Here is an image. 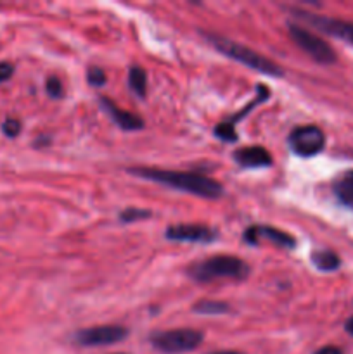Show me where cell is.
<instances>
[{
  "mask_svg": "<svg viewBox=\"0 0 353 354\" xmlns=\"http://www.w3.org/2000/svg\"><path fill=\"white\" fill-rule=\"evenodd\" d=\"M204 335L194 328H175V330L156 332L151 335V344L163 354H182L199 348Z\"/></svg>",
  "mask_w": 353,
  "mask_h": 354,
  "instance_id": "obj_4",
  "label": "cell"
},
{
  "mask_svg": "<svg viewBox=\"0 0 353 354\" xmlns=\"http://www.w3.org/2000/svg\"><path fill=\"white\" fill-rule=\"evenodd\" d=\"M14 73V66L10 64V62H0V83L2 82H7V80L12 76Z\"/></svg>",
  "mask_w": 353,
  "mask_h": 354,
  "instance_id": "obj_22",
  "label": "cell"
},
{
  "mask_svg": "<svg viewBox=\"0 0 353 354\" xmlns=\"http://www.w3.org/2000/svg\"><path fill=\"white\" fill-rule=\"evenodd\" d=\"M334 194L343 206L353 209V169L339 176L334 183Z\"/></svg>",
  "mask_w": 353,
  "mask_h": 354,
  "instance_id": "obj_14",
  "label": "cell"
},
{
  "mask_svg": "<svg viewBox=\"0 0 353 354\" xmlns=\"http://www.w3.org/2000/svg\"><path fill=\"white\" fill-rule=\"evenodd\" d=\"M296 16H300L301 19H305L307 23L314 24L315 28H318V30L324 31V33L332 35V37L336 38H341V40L353 45V23L331 19V17H320L317 16V14L301 12V10H296Z\"/></svg>",
  "mask_w": 353,
  "mask_h": 354,
  "instance_id": "obj_9",
  "label": "cell"
},
{
  "mask_svg": "<svg viewBox=\"0 0 353 354\" xmlns=\"http://www.w3.org/2000/svg\"><path fill=\"white\" fill-rule=\"evenodd\" d=\"M314 354H345V353H343L339 348H336V346H324V348L317 349Z\"/></svg>",
  "mask_w": 353,
  "mask_h": 354,
  "instance_id": "obj_23",
  "label": "cell"
},
{
  "mask_svg": "<svg viewBox=\"0 0 353 354\" xmlns=\"http://www.w3.org/2000/svg\"><path fill=\"white\" fill-rule=\"evenodd\" d=\"M45 90H47L48 97H52V99H61L62 93H64L61 80L55 78V76H51V78L47 80V83H45Z\"/></svg>",
  "mask_w": 353,
  "mask_h": 354,
  "instance_id": "obj_20",
  "label": "cell"
},
{
  "mask_svg": "<svg viewBox=\"0 0 353 354\" xmlns=\"http://www.w3.org/2000/svg\"><path fill=\"white\" fill-rule=\"evenodd\" d=\"M345 330L348 332L350 335H353V317L348 318V322L345 324Z\"/></svg>",
  "mask_w": 353,
  "mask_h": 354,
  "instance_id": "obj_25",
  "label": "cell"
},
{
  "mask_svg": "<svg viewBox=\"0 0 353 354\" xmlns=\"http://www.w3.org/2000/svg\"><path fill=\"white\" fill-rule=\"evenodd\" d=\"M204 38L208 40V44L213 45L218 52L227 55L228 59H234V61L241 62V64L248 66V68L255 69V71L262 73V75L275 76V78L284 76V71L280 66H277L275 62L266 59L265 55L251 50V48L246 47V45H241L234 40H228V38L218 37V35L211 33H204Z\"/></svg>",
  "mask_w": 353,
  "mask_h": 354,
  "instance_id": "obj_2",
  "label": "cell"
},
{
  "mask_svg": "<svg viewBox=\"0 0 353 354\" xmlns=\"http://www.w3.org/2000/svg\"><path fill=\"white\" fill-rule=\"evenodd\" d=\"M87 80H89L90 85L102 86V85H106L107 76H106V73L102 71V69L92 66V68H89V71H87Z\"/></svg>",
  "mask_w": 353,
  "mask_h": 354,
  "instance_id": "obj_19",
  "label": "cell"
},
{
  "mask_svg": "<svg viewBox=\"0 0 353 354\" xmlns=\"http://www.w3.org/2000/svg\"><path fill=\"white\" fill-rule=\"evenodd\" d=\"M208 354H244L241 351H234V349H221V351H211Z\"/></svg>",
  "mask_w": 353,
  "mask_h": 354,
  "instance_id": "obj_24",
  "label": "cell"
},
{
  "mask_svg": "<svg viewBox=\"0 0 353 354\" xmlns=\"http://www.w3.org/2000/svg\"><path fill=\"white\" fill-rule=\"evenodd\" d=\"M149 216H151V211L141 209V207H128V209H125L123 213L120 214V220L123 221V223H134V221L144 220V218Z\"/></svg>",
  "mask_w": 353,
  "mask_h": 354,
  "instance_id": "obj_18",
  "label": "cell"
},
{
  "mask_svg": "<svg viewBox=\"0 0 353 354\" xmlns=\"http://www.w3.org/2000/svg\"><path fill=\"white\" fill-rule=\"evenodd\" d=\"M128 337V328L121 325H99L78 330L75 334L76 344L83 348H100V346L118 344Z\"/></svg>",
  "mask_w": 353,
  "mask_h": 354,
  "instance_id": "obj_7",
  "label": "cell"
},
{
  "mask_svg": "<svg viewBox=\"0 0 353 354\" xmlns=\"http://www.w3.org/2000/svg\"><path fill=\"white\" fill-rule=\"evenodd\" d=\"M311 263L317 266L320 272H334L339 268L341 261H339V256L332 251H315L311 254Z\"/></svg>",
  "mask_w": 353,
  "mask_h": 354,
  "instance_id": "obj_15",
  "label": "cell"
},
{
  "mask_svg": "<svg viewBox=\"0 0 353 354\" xmlns=\"http://www.w3.org/2000/svg\"><path fill=\"white\" fill-rule=\"evenodd\" d=\"M234 161L242 168H269L272 166L273 159L265 147L251 145V147H242L234 152Z\"/></svg>",
  "mask_w": 353,
  "mask_h": 354,
  "instance_id": "obj_12",
  "label": "cell"
},
{
  "mask_svg": "<svg viewBox=\"0 0 353 354\" xmlns=\"http://www.w3.org/2000/svg\"><path fill=\"white\" fill-rule=\"evenodd\" d=\"M128 173L135 176H141L144 180L161 183V185L172 187V189L183 190L192 196L204 197V199H218L224 196V187L208 176L199 175L192 171H172V169H158V168H130Z\"/></svg>",
  "mask_w": 353,
  "mask_h": 354,
  "instance_id": "obj_1",
  "label": "cell"
},
{
  "mask_svg": "<svg viewBox=\"0 0 353 354\" xmlns=\"http://www.w3.org/2000/svg\"><path fill=\"white\" fill-rule=\"evenodd\" d=\"M289 35L294 40V44L307 52L314 61L320 62V64H332L336 62V52L329 44H325L320 37L311 33L307 28L300 26V24H289Z\"/></svg>",
  "mask_w": 353,
  "mask_h": 354,
  "instance_id": "obj_5",
  "label": "cell"
},
{
  "mask_svg": "<svg viewBox=\"0 0 353 354\" xmlns=\"http://www.w3.org/2000/svg\"><path fill=\"white\" fill-rule=\"evenodd\" d=\"M256 92H258L256 99L251 100V102H249L246 107H242L241 113H237L235 116H232L230 120L224 121V123L217 124V128H215V135H217L218 138H221V140H225V142H235V140H237V133H235V130H234L235 121L241 120L242 116H246V114H248L249 111H251L253 107L256 106V104L263 102V100L269 99V95H270L269 88H266V86H263V85H260L258 88H256Z\"/></svg>",
  "mask_w": 353,
  "mask_h": 354,
  "instance_id": "obj_11",
  "label": "cell"
},
{
  "mask_svg": "<svg viewBox=\"0 0 353 354\" xmlns=\"http://www.w3.org/2000/svg\"><path fill=\"white\" fill-rule=\"evenodd\" d=\"M287 144L296 156L311 158L325 147V135L315 124H305V127H298L291 131L287 137Z\"/></svg>",
  "mask_w": 353,
  "mask_h": 354,
  "instance_id": "obj_6",
  "label": "cell"
},
{
  "mask_svg": "<svg viewBox=\"0 0 353 354\" xmlns=\"http://www.w3.org/2000/svg\"><path fill=\"white\" fill-rule=\"evenodd\" d=\"M249 273L248 263L242 261L237 256H213L204 261L196 263L189 268L190 279L197 282H211L217 279H234L244 280Z\"/></svg>",
  "mask_w": 353,
  "mask_h": 354,
  "instance_id": "obj_3",
  "label": "cell"
},
{
  "mask_svg": "<svg viewBox=\"0 0 353 354\" xmlns=\"http://www.w3.org/2000/svg\"><path fill=\"white\" fill-rule=\"evenodd\" d=\"M118 354H125V353H118Z\"/></svg>",
  "mask_w": 353,
  "mask_h": 354,
  "instance_id": "obj_26",
  "label": "cell"
},
{
  "mask_svg": "<svg viewBox=\"0 0 353 354\" xmlns=\"http://www.w3.org/2000/svg\"><path fill=\"white\" fill-rule=\"evenodd\" d=\"M262 241L273 242V244L284 249H293L296 245L293 235L286 234L279 228L266 227V225H255V227H249L244 232V242H248L249 245H258Z\"/></svg>",
  "mask_w": 353,
  "mask_h": 354,
  "instance_id": "obj_8",
  "label": "cell"
},
{
  "mask_svg": "<svg viewBox=\"0 0 353 354\" xmlns=\"http://www.w3.org/2000/svg\"><path fill=\"white\" fill-rule=\"evenodd\" d=\"M2 130L7 137H17V135L21 133V121L16 120V118H7L2 124Z\"/></svg>",
  "mask_w": 353,
  "mask_h": 354,
  "instance_id": "obj_21",
  "label": "cell"
},
{
  "mask_svg": "<svg viewBox=\"0 0 353 354\" xmlns=\"http://www.w3.org/2000/svg\"><path fill=\"white\" fill-rule=\"evenodd\" d=\"M100 104H102V107L106 109V113L113 118V121L121 128V130L135 131V130H142V128H144V121H142L141 116L121 109V107H118L116 104H114L113 100L107 99V97H100Z\"/></svg>",
  "mask_w": 353,
  "mask_h": 354,
  "instance_id": "obj_13",
  "label": "cell"
},
{
  "mask_svg": "<svg viewBox=\"0 0 353 354\" xmlns=\"http://www.w3.org/2000/svg\"><path fill=\"white\" fill-rule=\"evenodd\" d=\"M166 239L176 242H213L217 239V232L206 225H173L166 228Z\"/></svg>",
  "mask_w": 353,
  "mask_h": 354,
  "instance_id": "obj_10",
  "label": "cell"
},
{
  "mask_svg": "<svg viewBox=\"0 0 353 354\" xmlns=\"http://www.w3.org/2000/svg\"><path fill=\"white\" fill-rule=\"evenodd\" d=\"M194 313L199 315H225L230 311V306L227 303H221V301H211V299H204V301H197L194 304Z\"/></svg>",
  "mask_w": 353,
  "mask_h": 354,
  "instance_id": "obj_17",
  "label": "cell"
},
{
  "mask_svg": "<svg viewBox=\"0 0 353 354\" xmlns=\"http://www.w3.org/2000/svg\"><path fill=\"white\" fill-rule=\"evenodd\" d=\"M128 85L134 93L138 97H145L147 92V75L141 66H132L130 73H128Z\"/></svg>",
  "mask_w": 353,
  "mask_h": 354,
  "instance_id": "obj_16",
  "label": "cell"
}]
</instances>
